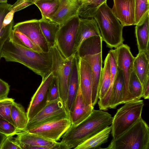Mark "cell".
I'll list each match as a JSON object with an SVG mask.
<instances>
[{"mask_svg": "<svg viewBox=\"0 0 149 149\" xmlns=\"http://www.w3.org/2000/svg\"><path fill=\"white\" fill-rule=\"evenodd\" d=\"M110 64L111 84L109 88L103 98L99 100L98 104L100 110L107 111L109 109L113 85L118 71L116 53L114 49H111L108 53Z\"/></svg>", "mask_w": 149, "mask_h": 149, "instance_id": "cell-21", "label": "cell"}, {"mask_svg": "<svg viewBox=\"0 0 149 149\" xmlns=\"http://www.w3.org/2000/svg\"><path fill=\"white\" fill-rule=\"evenodd\" d=\"M14 139L19 143L22 149H27L32 146H48L52 149H61L60 142L54 141L34 134L22 131Z\"/></svg>", "mask_w": 149, "mask_h": 149, "instance_id": "cell-17", "label": "cell"}, {"mask_svg": "<svg viewBox=\"0 0 149 149\" xmlns=\"http://www.w3.org/2000/svg\"><path fill=\"white\" fill-rule=\"evenodd\" d=\"M7 136L0 132V148L4 139Z\"/></svg>", "mask_w": 149, "mask_h": 149, "instance_id": "cell-45", "label": "cell"}, {"mask_svg": "<svg viewBox=\"0 0 149 149\" xmlns=\"http://www.w3.org/2000/svg\"><path fill=\"white\" fill-rule=\"evenodd\" d=\"M79 88L78 57L76 54L72 64L68 88L67 107L70 115L72 111Z\"/></svg>", "mask_w": 149, "mask_h": 149, "instance_id": "cell-19", "label": "cell"}, {"mask_svg": "<svg viewBox=\"0 0 149 149\" xmlns=\"http://www.w3.org/2000/svg\"><path fill=\"white\" fill-rule=\"evenodd\" d=\"M82 1H85L86 0H81Z\"/></svg>", "mask_w": 149, "mask_h": 149, "instance_id": "cell-48", "label": "cell"}, {"mask_svg": "<svg viewBox=\"0 0 149 149\" xmlns=\"http://www.w3.org/2000/svg\"><path fill=\"white\" fill-rule=\"evenodd\" d=\"M128 89L134 100L140 99L142 97V86L134 70L129 79Z\"/></svg>", "mask_w": 149, "mask_h": 149, "instance_id": "cell-34", "label": "cell"}, {"mask_svg": "<svg viewBox=\"0 0 149 149\" xmlns=\"http://www.w3.org/2000/svg\"><path fill=\"white\" fill-rule=\"evenodd\" d=\"M111 68L109 54L107 56L102 69L100 82L99 99L101 100L108 90L111 84Z\"/></svg>", "mask_w": 149, "mask_h": 149, "instance_id": "cell-29", "label": "cell"}, {"mask_svg": "<svg viewBox=\"0 0 149 149\" xmlns=\"http://www.w3.org/2000/svg\"><path fill=\"white\" fill-rule=\"evenodd\" d=\"M149 16V0H135V25Z\"/></svg>", "mask_w": 149, "mask_h": 149, "instance_id": "cell-33", "label": "cell"}, {"mask_svg": "<svg viewBox=\"0 0 149 149\" xmlns=\"http://www.w3.org/2000/svg\"><path fill=\"white\" fill-rule=\"evenodd\" d=\"M111 126H108L78 146L74 149H100L107 142L111 133Z\"/></svg>", "mask_w": 149, "mask_h": 149, "instance_id": "cell-25", "label": "cell"}, {"mask_svg": "<svg viewBox=\"0 0 149 149\" xmlns=\"http://www.w3.org/2000/svg\"><path fill=\"white\" fill-rule=\"evenodd\" d=\"M33 4L32 3L23 0H17L16 2L10 8V10L14 13L23 9Z\"/></svg>", "mask_w": 149, "mask_h": 149, "instance_id": "cell-41", "label": "cell"}, {"mask_svg": "<svg viewBox=\"0 0 149 149\" xmlns=\"http://www.w3.org/2000/svg\"><path fill=\"white\" fill-rule=\"evenodd\" d=\"M9 38L13 41L23 47L39 52H43L39 46L34 44L27 36L20 32L13 29Z\"/></svg>", "mask_w": 149, "mask_h": 149, "instance_id": "cell-32", "label": "cell"}, {"mask_svg": "<svg viewBox=\"0 0 149 149\" xmlns=\"http://www.w3.org/2000/svg\"><path fill=\"white\" fill-rule=\"evenodd\" d=\"M93 36H101L95 20L93 18L91 19L80 18L75 43L76 53L84 40Z\"/></svg>", "mask_w": 149, "mask_h": 149, "instance_id": "cell-18", "label": "cell"}, {"mask_svg": "<svg viewBox=\"0 0 149 149\" xmlns=\"http://www.w3.org/2000/svg\"><path fill=\"white\" fill-rule=\"evenodd\" d=\"M78 57L80 89L84 101L88 104L92 106L91 68L87 61L81 58Z\"/></svg>", "mask_w": 149, "mask_h": 149, "instance_id": "cell-16", "label": "cell"}, {"mask_svg": "<svg viewBox=\"0 0 149 149\" xmlns=\"http://www.w3.org/2000/svg\"><path fill=\"white\" fill-rule=\"evenodd\" d=\"M40 10L42 18L50 20L57 10L59 0H38L34 3Z\"/></svg>", "mask_w": 149, "mask_h": 149, "instance_id": "cell-31", "label": "cell"}, {"mask_svg": "<svg viewBox=\"0 0 149 149\" xmlns=\"http://www.w3.org/2000/svg\"><path fill=\"white\" fill-rule=\"evenodd\" d=\"M94 107L84 101L79 88L70 115L72 125H77L83 121L90 115Z\"/></svg>", "mask_w": 149, "mask_h": 149, "instance_id": "cell-20", "label": "cell"}, {"mask_svg": "<svg viewBox=\"0 0 149 149\" xmlns=\"http://www.w3.org/2000/svg\"><path fill=\"white\" fill-rule=\"evenodd\" d=\"M144 105L143 100H135L125 103L117 110L111 125L113 139L118 138L141 117Z\"/></svg>", "mask_w": 149, "mask_h": 149, "instance_id": "cell-5", "label": "cell"}, {"mask_svg": "<svg viewBox=\"0 0 149 149\" xmlns=\"http://www.w3.org/2000/svg\"><path fill=\"white\" fill-rule=\"evenodd\" d=\"M93 18L100 30L102 41L107 47L116 48L123 44L124 26L113 14L106 2L100 7Z\"/></svg>", "mask_w": 149, "mask_h": 149, "instance_id": "cell-3", "label": "cell"}, {"mask_svg": "<svg viewBox=\"0 0 149 149\" xmlns=\"http://www.w3.org/2000/svg\"><path fill=\"white\" fill-rule=\"evenodd\" d=\"M9 91L8 83L0 78V100L8 97Z\"/></svg>", "mask_w": 149, "mask_h": 149, "instance_id": "cell-42", "label": "cell"}, {"mask_svg": "<svg viewBox=\"0 0 149 149\" xmlns=\"http://www.w3.org/2000/svg\"><path fill=\"white\" fill-rule=\"evenodd\" d=\"M14 25L13 20L11 22L0 30V60L1 58V54L3 46L6 41L9 38L13 27Z\"/></svg>", "mask_w": 149, "mask_h": 149, "instance_id": "cell-38", "label": "cell"}, {"mask_svg": "<svg viewBox=\"0 0 149 149\" xmlns=\"http://www.w3.org/2000/svg\"><path fill=\"white\" fill-rule=\"evenodd\" d=\"M90 65L92 72L91 88V102L94 107L99 99L100 82L102 68V52L81 57Z\"/></svg>", "mask_w": 149, "mask_h": 149, "instance_id": "cell-15", "label": "cell"}, {"mask_svg": "<svg viewBox=\"0 0 149 149\" xmlns=\"http://www.w3.org/2000/svg\"><path fill=\"white\" fill-rule=\"evenodd\" d=\"M59 98L61 97L58 79L56 77L54 76L48 90L47 103Z\"/></svg>", "mask_w": 149, "mask_h": 149, "instance_id": "cell-37", "label": "cell"}, {"mask_svg": "<svg viewBox=\"0 0 149 149\" xmlns=\"http://www.w3.org/2000/svg\"><path fill=\"white\" fill-rule=\"evenodd\" d=\"M1 56L7 61L23 65L40 76L42 80L51 72L52 58L50 50L39 52L18 45L9 38L3 46Z\"/></svg>", "mask_w": 149, "mask_h": 149, "instance_id": "cell-1", "label": "cell"}, {"mask_svg": "<svg viewBox=\"0 0 149 149\" xmlns=\"http://www.w3.org/2000/svg\"><path fill=\"white\" fill-rule=\"evenodd\" d=\"M107 0H86L82 1L78 15L82 18H93L100 7Z\"/></svg>", "mask_w": 149, "mask_h": 149, "instance_id": "cell-30", "label": "cell"}, {"mask_svg": "<svg viewBox=\"0 0 149 149\" xmlns=\"http://www.w3.org/2000/svg\"><path fill=\"white\" fill-rule=\"evenodd\" d=\"M80 17L77 15L59 27L55 45L63 55L68 58L76 54L75 46Z\"/></svg>", "mask_w": 149, "mask_h": 149, "instance_id": "cell-7", "label": "cell"}, {"mask_svg": "<svg viewBox=\"0 0 149 149\" xmlns=\"http://www.w3.org/2000/svg\"><path fill=\"white\" fill-rule=\"evenodd\" d=\"M14 101V99L8 97L0 100V118L8 121L13 125L11 116V111Z\"/></svg>", "mask_w": 149, "mask_h": 149, "instance_id": "cell-35", "label": "cell"}, {"mask_svg": "<svg viewBox=\"0 0 149 149\" xmlns=\"http://www.w3.org/2000/svg\"><path fill=\"white\" fill-rule=\"evenodd\" d=\"M34 4V3L38 0H23Z\"/></svg>", "mask_w": 149, "mask_h": 149, "instance_id": "cell-46", "label": "cell"}, {"mask_svg": "<svg viewBox=\"0 0 149 149\" xmlns=\"http://www.w3.org/2000/svg\"><path fill=\"white\" fill-rule=\"evenodd\" d=\"M142 97L145 99L149 98V77L147 79L142 85Z\"/></svg>", "mask_w": 149, "mask_h": 149, "instance_id": "cell-43", "label": "cell"}, {"mask_svg": "<svg viewBox=\"0 0 149 149\" xmlns=\"http://www.w3.org/2000/svg\"><path fill=\"white\" fill-rule=\"evenodd\" d=\"M111 10L124 27L135 25V0H113Z\"/></svg>", "mask_w": 149, "mask_h": 149, "instance_id": "cell-14", "label": "cell"}, {"mask_svg": "<svg viewBox=\"0 0 149 149\" xmlns=\"http://www.w3.org/2000/svg\"><path fill=\"white\" fill-rule=\"evenodd\" d=\"M102 40L101 36H93L84 40L76 54L79 57L102 52Z\"/></svg>", "mask_w": 149, "mask_h": 149, "instance_id": "cell-22", "label": "cell"}, {"mask_svg": "<svg viewBox=\"0 0 149 149\" xmlns=\"http://www.w3.org/2000/svg\"><path fill=\"white\" fill-rule=\"evenodd\" d=\"M72 125L70 118H64L44 123L30 128L26 132L57 141Z\"/></svg>", "mask_w": 149, "mask_h": 149, "instance_id": "cell-10", "label": "cell"}, {"mask_svg": "<svg viewBox=\"0 0 149 149\" xmlns=\"http://www.w3.org/2000/svg\"><path fill=\"white\" fill-rule=\"evenodd\" d=\"M64 118L70 116L66 106L61 98L48 102L35 115L28 120L26 130L44 123Z\"/></svg>", "mask_w": 149, "mask_h": 149, "instance_id": "cell-8", "label": "cell"}, {"mask_svg": "<svg viewBox=\"0 0 149 149\" xmlns=\"http://www.w3.org/2000/svg\"><path fill=\"white\" fill-rule=\"evenodd\" d=\"M11 116L15 127L21 131H25L29 119L24 107L14 101L11 109Z\"/></svg>", "mask_w": 149, "mask_h": 149, "instance_id": "cell-27", "label": "cell"}, {"mask_svg": "<svg viewBox=\"0 0 149 149\" xmlns=\"http://www.w3.org/2000/svg\"><path fill=\"white\" fill-rule=\"evenodd\" d=\"M21 132L8 121L0 118V132L8 136H13Z\"/></svg>", "mask_w": 149, "mask_h": 149, "instance_id": "cell-36", "label": "cell"}, {"mask_svg": "<svg viewBox=\"0 0 149 149\" xmlns=\"http://www.w3.org/2000/svg\"><path fill=\"white\" fill-rule=\"evenodd\" d=\"M14 13L12 10H10L6 15L2 24V28L5 27L9 24L13 20Z\"/></svg>", "mask_w": 149, "mask_h": 149, "instance_id": "cell-44", "label": "cell"}, {"mask_svg": "<svg viewBox=\"0 0 149 149\" xmlns=\"http://www.w3.org/2000/svg\"><path fill=\"white\" fill-rule=\"evenodd\" d=\"M59 5L55 13L50 21L56 24L59 27L65 24L72 17L78 15L81 5V0H59Z\"/></svg>", "mask_w": 149, "mask_h": 149, "instance_id": "cell-13", "label": "cell"}, {"mask_svg": "<svg viewBox=\"0 0 149 149\" xmlns=\"http://www.w3.org/2000/svg\"><path fill=\"white\" fill-rule=\"evenodd\" d=\"M13 136H7L3 142L0 149H22L17 141L15 139H13Z\"/></svg>", "mask_w": 149, "mask_h": 149, "instance_id": "cell-39", "label": "cell"}, {"mask_svg": "<svg viewBox=\"0 0 149 149\" xmlns=\"http://www.w3.org/2000/svg\"><path fill=\"white\" fill-rule=\"evenodd\" d=\"M118 68L122 72L124 80L125 85L122 104L134 100L129 91L128 82L133 71L134 58L131 52L130 47L123 44L114 49Z\"/></svg>", "mask_w": 149, "mask_h": 149, "instance_id": "cell-9", "label": "cell"}, {"mask_svg": "<svg viewBox=\"0 0 149 149\" xmlns=\"http://www.w3.org/2000/svg\"><path fill=\"white\" fill-rule=\"evenodd\" d=\"M7 0H0V3H7Z\"/></svg>", "mask_w": 149, "mask_h": 149, "instance_id": "cell-47", "label": "cell"}, {"mask_svg": "<svg viewBox=\"0 0 149 149\" xmlns=\"http://www.w3.org/2000/svg\"><path fill=\"white\" fill-rule=\"evenodd\" d=\"M107 149H149V127L141 117L130 128L115 139Z\"/></svg>", "mask_w": 149, "mask_h": 149, "instance_id": "cell-4", "label": "cell"}, {"mask_svg": "<svg viewBox=\"0 0 149 149\" xmlns=\"http://www.w3.org/2000/svg\"><path fill=\"white\" fill-rule=\"evenodd\" d=\"M13 29L25 35L43 52L50 51V48L41 29L39 20L32 19L18 23L14 25Z\"/></svg>", "mask_w": 149, "mask_h": 149, "instance_id": "cell-11", "label": "cell"}, {"mask_svg": "<svg viewBox=\"0 0 149 149\" xmlns=\"http://www.w3.org/2000/svg\"><path fill=\"white\" fill-rule=\"evenodd\" d=\"M113 118L107 112L93 109L87 118L77 125H72L63 134L60 142L61 149H74L110 125Z\"/></svg>", "mask_w": 149, "mask_h": 149, "instance_id": "cell-2", "label": "cell"}, {"mask_svg": "<svg viewBox=\"0 0 149 149\" xmlns=\"http://www.w3.org/2000/svg\"><path fill=\"white\" fill-rule=\"evenodd\" d=\"M135 33L139 52H144L149 55V16L136 25Z\"/></svg>", "mask_w": 149, "mask_h": 149, "instance_id": "cell-24", "label": "cell"}, {"mask_svg": "<svg viewBox=\"0 0 149 149\" xmlns=\"http://www.w3.org/2000/svg\"><path fill=\"white\" fill-rule=\"evenodd\" d=\"M149 55L144 52H139L134 58L133 70L142 86L149 77Z\"/></svg>", "mask_w": 149, "mask_h": 149, "instance_id": "cell-23", "label": "cell"}, {"mask_svg": "<svg viewBox=\"0 0 149 149\" xmlns=\"http://www.w3.org/2000/svg\"><path fill=\"white\" fill-rule=\"evenodd\" d=\"M124 80L122 72L118 68L116 77L113 88L109 109H115L123 104Z\"/></svg>", "mask_w": 149, "mask_h": 149, "instance_id": "cell-26", "label": "cell"}, {"mask_svg": "<svg viewBox=\"0 0 149 149\" xmlns=\"http://www.w3.org/2000/svg\"><path fill=\"white\" fill-rule=\"evenodd\" d=\"M40 26L50 49L55 45L56 37L59 29L56 24L47 19H39Z\"/></svg>", "mask_w": 149, "mask_h": 149, "instance_id": "cell-28", "label": "cell"}, {"mask_svg": "<svg viewBox=\"0 0 149 149\" xmlns=\"http://www.w3.org/2000/svg\"><path fill=\"white\" fill-rule=\"evenodd\" d=\"M12 5L7 3H0V30L2 28L4 19L6 15L10 11Z\"/></svg>", "mask_w": 149, "mask_h": 149, "instance_id": "cell-40", "label": "cell"}, {"mask_svg": "<svg viewBox=\"0 0 149 149\" xmlns=\"http://www.w3.org/2000/svg\"><path fill=\"white\" fill-rule=\"evenodd\" d=\"M50 50L52 58L51 72L58 79L60 97L67 108L69 80L76 54L66 58L63 55L56 45L51 48Z\"/></svg>", "mask_w": 149, "mask_h": 149, "instance_id": "cell-6", "label": "cell"}, {"mask_svg": "<svg viewBox=\"0 0 149 149\" xmlns=\"http://www.w3.org/2000/svg\"><path fill=\"white\" fill-rule=\"evenodd\" d=\"M54 75L52 72L44 80L32 97L26 111L29 120L35 115L47 103L48 92Z\"/></svg>", "mask_w": 149, "mask_h": 149, "instance_id": "cell-12", "label": "cell"}]
</instances>
